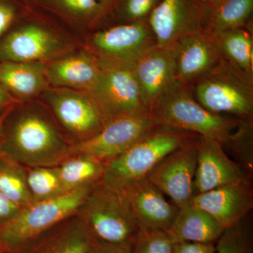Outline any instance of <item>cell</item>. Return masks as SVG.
<instances>
[{"label":"cell","mask_w":253,"mask_h":253,"mask_svg":"<svg viewBox=\"0 0 253 253\" xmlns=\"http://www.w3.org/2000/svg\"><path fill=\"white\" fill-rule=\"evenodd\" d=\"M73 155V145L41 103L19 102L5 113L0 156L24 168L56 167Z\"/></svg>","instance_id":"1"},{"label":"cell","mask_w":253,"mask_h":253,"mask_svg":"<svg viewBox=\"0 0 253 253\" xmlns=\"http://www.w3.org/2000/svg\"><path fill=\"white\" fill-rule=\"evenodd\" d=\"M156 125L172 126L224 144L239 118L217 114L198 102L192 86L176 81L149 110Z\"/></svg>","instance_id":"2"},{"label":"cell","mask_w":253,"mask_h":253,"mask_svg":"<svg viewBox=\"0 0 253 253\" xmlns=\"http://www.w3.org/2000/svg\"><path fill=\"white\" fill-rule=\"evenodd\" d=\"M196 136L190 131L156 124L123 154L103 163L101 181L110 187H117L146 179L163 158Z\"/></svg>","instance_id":"3"},{"label":"cell","mask_w":253,"mask_h":253,"mask_svg":"<svg viewBox=\"0 0 253 253\" xmlns=\"http://www.w3.org/2000/svg\"><path fill=\"white\" fill-rule=\"evenodd\" d=\"M0 42V62L49 63L71 51L54 21L38 6L29 8Z\"/></svg>","instance_id":"4"},{"label":"cell","mask_w":253,"mask_h":253,"mask_svg":"<svg viewBox=\"0 0 253 253\" xmlns=\"http://www.w3.org/2000/svg\"><path fill=\"white\" fill-rule=\"evenodd\" d=\"M94 185L67 191L57 197L21 208L14 218L0 224V251L14 253L53 226L77 214Z\"/></svg>","instance_id":"5"},{"label":"cell","mask_w":253,"mask_h":253,"mask_svg":"<svg viewBox=\"0 0 253 253\" xmlns=\"http://www.w3.org/2000/svg\"><path fill=\"white\" fill-rule=\"evenodd\" d=\"M40 98L72 145L93 137L113 118L92 91L49 86Z\"/></svg>","instance_id":"6"},{"label":"cell","mask_w":253,"mask_h":253,"mask_svg":"<svg viewBox=\"0 0 253 253\" xmlns=\"http://www.w3.org/2000/svg\"><path fill=\"white\" fill-rule=\"evenodd\" d=\"M194 97L205 109L236 118L253 117V74L221 58L192 84Z\"/></svg>","instance_id":"7"},{"label":"cell","mask_w":253,"mask_h":253,"mask_svg":"<svg viewBox=\"0 0 253 253\" xmlns=\"http://www.w3.org/2000/svg\"><path fill=\"white\" fill-rule=\"evenodd\" d=\"M91 239L131 246L140 226L119 194L102 181L91 188L77 213Z\"/></svg>","instance_id":"8"},{"label":"cell","mask_w":253,"mask_h":253,"mask_svg":"<svg viewBox=\"0 0 253 253\" xmlns=\"http://www.w3.org/2000/svg\"><path fill=\"white\" fill-rule=\"evenodd\" d=\"M95 30L89 36L86 49L101 62L131 64L156 44L149 21L111 25Z\"/></svg>","instance_id":"9"},{"label":"cell","mask_w":253,"mask_h":253,"mask_svg":"<svg viewBox=\"0 0 253 253\" xmlns=\"http://www.w3.org/2000/svg\"><path fill=\"white\" fill-rule=\"evenodd\" d=\"M155 125L149 110L113 118L97 134L73 145V154L90 155L104 163L123 154Z\"/></svg>","instance_id":"10"},{"label":"cell","mask_w":253,"mask_h":253,"mask_svg":"<svg viewBox=\"0 0 253 253\" xmlns=\"http://www.w3.org/2000/svg\"><path fill=\"white\" fill-rule=\"evenodd\" d=\"M208 14L202 0H161L149 18L156 45L172 49L181 38L205 30Z\"/></svg>","instance_id":"11"},{"label":"cell","mask_w":253,"mask_h":253,"mask_svg":"<svg viewBox=\"0 0 253 253\" xmlns=\"http://www.w3.org/2000/svg\"><path fill=\"white\" fill-rule=\"evenodd\" d=\"M198 136L163 158L147 177L178 208L188 204L194 196Z\"/></svg>","instance_id":"12"},{"label":"cell","mask_w":253,"mask_h":253,"mask_svg":"<svg viewBox=\"0 0 253 253\" xmlns=\"http://www.w3.org/2000/svg\"><path fill=\"white\" fill-rule=\"evenodd\" d=\"M99 62L101 76L93 92L113 118L149 110L131 64Z\"/></svg>","instance_id":"13"},{"label":"cell","mask_w":253,"mask_h":253,"mask_svg":"<svg viewBox=\"0 0 253 253\" xmlns=\"http://www.w3.org/2000/svg\"><path fill=\"white\" fill-rule=\"evenodd\" d=\"M251 181L244 168L228 156L220 142L198 136L194 195L228 184Z\"/></svg>","instance_id":"14"},{"label":"cell","mask_w":253,"mask_h":253,"mask_svg":"<svg viewBox=\"0 0 253 253\" xmlns=\"http://www.w3.org/2000/svg\"><path fill=\"white\" fill-rule=\"evenodd\" d=\"M111 188L122 198L140 228L167 230L177 213L175 205L168 202L147 178Z\"/></svg>","instance_id":"15"},{"label":"cell","mask_w":253,"mask_h":253,"mask_svg":"<svg viewBox=\"0 0 253 253\" xmlns=\"http://www.w3.org/2000/svg\"><path fill=\"white\" fill-rule=\"evenodd\" d=\"M176 80L192 85L220 61L215 37L206 30L181 38L172 49Z\"/></svg>","instance_id":"16"},{"label":"cell","mask_w":253,"mask_h":253,"mask_svg":"<svg viewBox=\"0 0 253 253\" xmlns=\"http://www.w3.org/2000/svg\"><path fill=\"white\" fill-rule=\"evenodd\" d=\"M209 213L224 229L244 220L253 208L251 182L237 183L194 195L189 201Z\"/></svg>","instance_id":"17"},{"label":"cell","mask_w":253,"mask_h":253,"mask_svg":"<svg viewBox=\"0 0 253 253\" xmlns=\"http://www.w3.org/2000/svg\"><path fill=\"white\" fill-rule=\"evenodd\" d=\"M131 66L149 110L177 81L172 50L156 44L142 53Z\"/></svg>","instance_id":"18"},{"label":"cell","mask_w":253,"mask_h":253,"mask_svg":"<svg viewBox=\"0 0 253 253\" xmlns=\"http://www.w3.org/2000/svg\"><path fill=\"white\" fill-rule=\"evenodd\" d=\"M49 86L94 91L99 84V60L87 49L71 51L46 63Z\"/></svg>","instance_id":"19"},{"label":"cell","mask_w":253,"mask_h":253,"mask_svg":"<svg viewBox=\"0 0 253 253\" xmlns=\"http://www.w3.org/2000/svg\"><path fill=\"white\" fill-rule=\"evenodd\" d=\"M91 238L78 214L29 241L14 253H88Z\"/></svg>","instance_id":"20"},{"label":"cell","mask_w":253,"mask_h":253,"mask_svg":"<svg viewBox=\"0 0 253 253\" xmlns=\"http://www.w3.org/2000/svg\"><path fill=\"white\" fill-rule=\"evenodd\" d=\"M0 84L18 102L33 101L49 87L46 63L0 62Z\"/></svg>","instance_id":"21"},{"label":"cell","mask_w":253,"mask_h":253,"mask_svg":"<svg viewBox=\"0 0 253 253\" xmlns=\"http://www.w3.org/2000/svg\"><path fill=\"white\" fill-rule=\"evenodd\" d=\"M167 232L174 242L216 244L224 229L212 216L189 202L178 208Z\"/></svg>","instance_id":"22"},{"label":"cell","mask_w":253,"mask_h":253,"mask_svg":"<svg viewBox=\"0 0 253 253\" xmlns=\"http://www.w3.org/2000/svg\"><path fill=\"white\" fill-rule=\"evenodd\" d=\"M37 6L61 21L79 27H101L106 12L97 0H37Z\"/></svg>","instance_id":"23"},{"label":"cell","mask_w":253,"mask_h":253,"mask_svg":"<svg viewBox=\"0 0 253 253\" xmlns=\"http://www.w3.org/2000/svg\"><path fill=\"white\" fill-rule=\"evenodd\" d=\"M65 191L94 185L102 179L104 163L85 154H75L56 166Z\"/></svg>","instance_id":"24"},{"label":"cell","mask_w":253,"mask_h":253,"mask_svg":"<svg viewBox=\"0 0 253 253\" xmlns=\"http://www.w3.org/2000/svg\"><path fill=\"white\" fill-rule=\"evenodd\" d=\"M253 0H220L208 11L205 30L212 34L253 26Z\"/></svg>","instance_id":"25"},{"label":"cell","mask_w":253,"mask_h":253,"mask_svg":"<svg viewBox=\"0 0 253 253\" xmlns=\"http://www.w3.org/2000/svg\"><path fill=\"white\" fill-rule=\"evenodd\" d=\"M253 26L216 33L221 58L253 74Z\"/></svg>","instance_id":"26"},{"label":"cell","mask_w":253,"mask_h":253,"mask_svg":"<svg viewBox=\"0 0 253 253\" xmlns=\"http://www.w3.org/2000/svg\"><path fill=\"white\" fill-rule=\"evenodd\" d=\"M0 192L21 208L33 204L26 181V168L0 156Z\"/></svg>","instance_id":"27"},{"label":"cell","mask_w":253,"mask_h":253,"mask_svg":"<svg viewBox=\"0 0 253 253\" xmlns=\"http://www.w3.org/2000/svg\"><path fill=\"white\" fill-rule=\"evenodd\" d=\"M223 146L253 179V117L239 118L237 126Z\"/></svg>","instance_id":"28"},{"label":"cell","mask_w":253,"mask_h":253,"mask_svg":"<svg viewBox=\"0 0 253 253\" xmlns=\"http://www.w3.org/2000/svg\"><path fill=\"white\" fill-rule=\"evenodd\" d=\"M26 181L33 202L45 201L64 194L56 167L26 168Z\"/></svg>","instance_id":"29"},{"label":"cell","mask_w":253,"mask_h":253,"mask_svg":"<svg viewBox=\"0 0 253 253\" xmlns=\"http://www.w3.org/2000/svg\"><path fill=\"white\" fill-rule=\"evenodd\" d=\"M161 0H116L103 26L149 21Z\"/></svg>","instance_id":"30"},{"label":"cell","mask_w":253,"mask_h":253,"mask_svg":"<svg viewBox=\"0 0 253 253\" xmlns=\"http://www.w3.org/2000/svg\"><path fill=\"white\" fill-rule=\"evenodd\" d=\"M244 219L224 229L216 242L215 253H253L252 232Z\"/></svg>","instance_id":"31"},{"label":"cell","mask_w":253,"mask_h":253,"mask_svg":"<svg viewBox=\"0 0 253 253\" xmlns=\"http://www.w3.org/2000/svg\"><path fill=\"white\" fill-rule=\"evenodd\" d=\"M175 243L166 230L140 228L131 253H174Z\"/></svg>","instance_id":"32"},{"label":"cell","mask_w":253,"mask_h":253,"mask_svg":"<svg viewBox=\"0 0 253 253\" xmlns=\"http://www.w3.org/2000/svg\"><path fill=\"white\" fill-rule=\"evenodd\" d=\"M29 8L23 0H0V37L12 27Z\"/></svg>","instance_id":"33"},{"label":"cell","mask_w":253,"mask_h":253,"mask_svg":"<svg viewBox=\"0 0 253 253\" xmlns=\"http://www.w3.org/2000/svg\"><path fill=\"white\" fill-rule=\"evenodd\" d=\"M215 244L181 242L175 244L174 253H215Z\"/></svg>","instance_id":"34"},{"label":"cell","mask_w":253,"mask_h":253,"mask_svg":"<svg viewBox=\"0 0 253 253\" xmlns=\"http://www.w3.org/2000/svg\"><path fill=\"white\" fill-rule=\"evenodd\" d=\"M131 246L112 245L91 239L88 253H131Z\"/></svg>","instance_id":"35"},{"label":"cell","mask_w":253,"mask_h":253,"mask_svg":"<svg viewBox=\"0 0 253 253\" xmlns=\"http://www.w3.org/2000/svg\"><path fill=\"white\" fill-rule=\"evenodd\" d=\"M21 208L11 202L0 192V224H3L14 218L20 212Z\"/></svg>","instance_id":"36"},{"label":"cell","mask_w":253,"mask_h":253,"mask_svg":"<svg viewBox=\"0 0 253 253\" xmlns=\"http://www.w3.org/2000/svg\"><path fill=\"white\" fill-rule=\"evenodd\" d=\"M18 101L11 96V94L5 89L4 86L0 84V111L4 112L6 110L17 104Z\"/></svg>","instance_id":"37"},{"label":"cell","mask_w":253,"mask_h":253,"mask_svg":"<svg viewBox=\"0 0 253 253\" xmlns=\"http://www.w3.org/2000/svg\"><path fill=\"white\" fill-rule=\"evenodd\" d=\"M97 1H99L100 4L102 5L103 7L104 8L105 11H106V17H107L108 15L109 14V13L111 12V10H112L116 0H97ZM105 19H106V18H105Z\"/></svg>","instance_id":"38"},{"label":"cell","mask_w":253,"mask_h":253,"mask_svg":"<svg viewBox=\"0 0 253 253\" xmlns=\"http://www.w3.org/2000/svg\"><path fill=\"white\" fill-rule=\"evenodd\" d=\"M220 0H202L203 2L206 5L208 11L214 8Z\"/></svg>","instance_id":"39"},{"label":"cell","mask_w":253,"mask_h":253,"mask_svg":"<svg viewBox=\"0 0 253 253\" xmlns=\"http://www.w3.org/2000/svg\"><path fill=\"white\" fill-rule=\"evenodd\" d=\"M28 7L32 8L37 6V0H23Z\"/></svg>","instance_id":"40"},{"label":"cell","mask_w":253,"mask_h":253,"mask_svg":"<svg viewBox=\"0 0 253 253\" xmlns=\"http://www.w3.org/2000/svg\"><path fill=\"white\" fill-rule=\"evenodd\" d=\"M5 113H6V111L0 114V131H1V125H2L3 120H4Z\"/></svg>","instance_id":"41"},{"label":"cell","mask_w":253,"mask_h":253,"mask_svg":"<svg viewBox=\"0 0 253 253\" xmlns=\"http://www.w3.org/2000/svg\"><path fill=\"white\" fill-rule=\"evenodd\" d=\"M0 253H7L1 252V251H0Z\"/></svg>","instance_id":"42"}]
</instances>
